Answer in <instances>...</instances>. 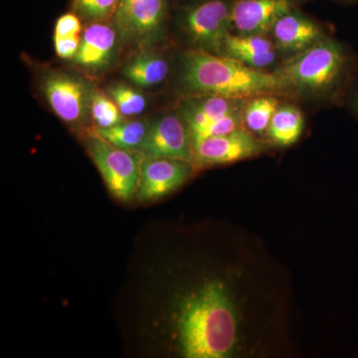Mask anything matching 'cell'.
Instances as JSON below:
<instances>
[{
    "label": "cell",
    "instance_id": "1",
    "mask_svg": "<svg viewBox=\"0 0 358 358\" xmlns=\"http://www.w3.org/2000/svg\"><path fill=\"white\" fill-rule=\"evenodd\" d=\"M178 331L183 357H231L236 345L238 322L222 282H208L185 298Z\"/></svg>",
    "mask_w": 358,
    "mask_h": 358
},
{
    "label": "cell",
    "instance_id": "2",
    "mask_svg": "<svg viewBox=\"0 0 358 358\" xmlns=\"http://www.w3.org/2000/svg\"><path fill=\"white\" fill-rule=\"evenodd\" d=\"M180 58L179 88L187 96H219L246 101L282 91L275 74L249 67L223 54L192 48Z\"/></svg>",
    "mask_w": 358,
    "mask_h": 358
},
{
    "label": "cell",
    "instance_id": "3",
    "mask_svg": "<svg viewBox=\"0 0 358 358\" xmlns=\"http://www.w3.org/2000/svg\"><path fill=\"white\" fill-rule=\"evenodd\" d=\"M348 66V57L343 46L324 38L289 59L274 74L282 91L317 96L331 93L341 83Z\"/></svg>",
    "mask_w": 358,
    "mask_h": 358
},
{
    "label": "cell",
    "instance_id": "4",
    "mask_svg": "<svg viewBox=\"0 0 358 358\" xmlns=\"http://www.w3.org/2000/svg\"><path fill=\"white\" fill-rule=\"evenodd\" d=\"M233 0H188L176 8L174 23L193 49L222 53L231 33Z\"/></svg>",
    "mask_w": 358,
    "mask_h": 358
},
{
    "label": "cell",
    "instance_id": "5",
    "mask_svg": "<svg viewBox=\"0 0 358 358\" xmlns=\"http://www.w3.org/2000/svg\"><path fill=\"white\" fill-rule=\"evenodd\" d=\"M40 90L59 119L72 127L84 126L91 117L95 88L76 73L52 70L40 79Z\"/></svg>",
    "mask_w": 358,
    "mask_h": 358
},
{
    "label": "cell",
    "instance_id": "6",
    "mask_svg": "<svg viewBox=\"0 0 358 358\" xmlns=\"http://www.w3.org/2000/svg\"><path fill=\"white\" fill-rule=\"evenodd\" d=\"M169 13V0H120L112 22L121 41L148 47L162 36Z\"/></svg>",
    "mask_w": 358,
    "mask_h": 358
},
{
    "label": "cell",
    "instance_id": "7",
    "mask_svg": "<svg viewBox=\"0 0 358 358\" xmlns=\"http://www.w3.org/2000/svg\"><path fill=\"white\" fill-rule=\"evenodd\" d=\"M86 148L114 196L129 200L138 192L141 164L134 152L108 143L96 133L87 136Z\"/></svg>",
    "mask_w": 358,
    "mask_h": 358
},
{
    "label": "cell",
    "instance_id": "8",
    "mask_svg": "<svg viewBox=\"0 0 358 358\" xmlns=\"http://www.w3.org/2000/svg\"><path fill=\"white\" fill-rule=\"evenodd\" d=\"M140 155L143 159H180L193 164L192 140L180 114L169 113L150 122Z\"/></svg>",
    "mask_w": 358,
    "mask_h": 358
},
{
    "label": "cell",
    "instance_id": "9",
    "mask_svg": "<svg viewBox=\"0 0 358 358\" xmlns=\"http://www.w3.org/2000/svg\"><path fill=\"white\" fill-rule=\"evenodd\" d=\"M262 150L249 131L237 129L224 136H211L192 145L193 166H213L233 164L255 157Z\"/></svg>",
    "mask_w": 358,
    "mask_h": 358
},
{
    "label": "cell",
    "instance_id": "10",
    "mask_svg": "<svg viewBox=\"0 0 358 358\" xmlns=\"http://www.w3.org/2000/svg\"><path fill=\"white\" fill-rule=\"evenodd\" d=\"M194 166L185 160L143 159L141 164L138 197L141 201H152L166 196L183 185Z\"/></svg>",
    "mask_w": 358,
    "mask_h": 358
},
{
    "label": "cell",
    "instance_id": "11",
    "mask_svg": "<svg viewBox=\"0 0 358 358\" xmlns=\"http://www.w3.org/2000/svg\"><path fill=\"white\" fill-rule=\"evenodd\" d=\"M119 41L121 39L112 20L90 22L82 32L73 62L92 74H100L112 65Z\"/></svg>",
    "mask_w": 358,
    "mask_h": 358
},
{
    "label": "cell",
    "instance_id": "12",
    "mask_svg": "<svg viewBox=\"0 0 358 358\" xmlns=\"http://www.w3.org/2000/svg\"><path fill=\"white\" fill-rule=\"evenodd\" d=\"M291 0H233L231 33L265 35L275 21L294 7Z\"/></svg>",
    "mask_w": 358,
    "mask_h": 358
},
{
    "label": "cell",
    "instance_id": "13",
    "mask_svg": "<svg viewBox=\"0 0 358 358\" xmlns=\"http://www.w3.org/2000/svg\"><path fill=\"white\" fill-rule=\"evenodd\" d=\"M271 34L278 50L293 56L324 38L320 26L296 6L275 21Z\"/></svg>",
    "mask_w": 358,
    "mask_h": 358
},
{
    "label": "cell",
    "instance_id": "14",
    "mask_svg": "<svg viewBox=\"0 0 358 358\" xmlns=\"http://www.w3.org/2000/svg\"><path fill=\"white\" fill-rule=\"evenodd\" d=\"M221 54L249 67L263 70L275 62V47L274 42L265 35L230 33L224 41Z\"/></svg>",
    "mask_w": 358,
    "mask_h": 358
},
{
    "label": "cell",
    "instance_id": "15",
    "mask_svg": "<svg viewBox=\"0 0 358 358\" xmlns=\"http://www.w3.org/2000/svg\"><path fill=\"white\" fill-rule=\"evenodd\" d=\"M169 71L171 65L164 56L145 49L134 56L124 66L122 74L134 86L150 88L164 83L169 77Z\"/></svg>",
    "mask_w": 358,
    "mask_h": 358
},
{
    "label": "cell",
    "instance_id": "16",
    "mask_svg": "<svg viewBox=\"0 0 358 358\" xmlns=\"http://www.w3.org/2000/svg\"><path fill=\"white\" fill-rule=\"evenodd\" d=\"M305 120L300 109L293 105L279 107L267 131L268 138L280 147H289L300 140Z\"/></svg>",
    "mask_w": 358,
    "mask_h": 358
},
{
    "label": "cell",
    "instance_id": "17",
    "mask_svg": "<svg viewBox=\"0 0 358 358\" xmlns=\"http://www.w3.org/2000/svg\"><path fill=\"white\" fill-rule=\"evenodd\" d=\"M150 126V122L147 120H126L112 128L96 129L95 133L115 147L140 154Z\"/></svg>",
    "mask_w": 358,
    "mask_h": 358
},
{
    "label": "cell",
    "instance_id": "18",
    "mask_svg": "<svg viewBox=\"0 0 358 358\" xmlns=\"http://www.w3.org/2000/svg\"><path fill=\"white\" fill-rule=\"evenodd\" d=\"M279 107V101L273 94L257 96L245 101L242 110L245 128L251 134L267 133L271 121Z\"/></svg>",
    "mask_w": 358,
    "mask_h": 358
},
{
    "label": "cell",
    "instance_id": "19",
    "mask_svg": "<svg viewBox=\"0 0 358 358\" xmlns=\"http://www.w3.org/2000/svg\"><path fill=\"white\" fill-rule=\"evenodd\" d=\"M107 94L117 103L122 114L126 117H138L147 109V96L131 85H110L107 88Z\"/></svg>",
    "mask_w": 358,
    "mask_h": 358
},
{
    "label": "cell",
    "instance_id": "20",
    "mask_svg": "<svg viewBox=\"0 0 358 358\" xmlns=\"http://www.w3.org/2000/svg\"><path fill=\"white\" fill-rule=\"evenodd\" d=\"M91 117L96 129L112 128L128 120L107 93L96 89L92 98Z\"/></svg>",
    "mask_w": 358,
    "mask_h": 358
},
{
    "label": "cell",
    "instance_id": "21",
    "mask_svg": "<svg viewBox=\"0 0 358 358\" xmlns=\"http://www.w3.org/2000/svg\"><path fill=\"white\" fill-rule=\"evenodd\" d=\"M120 0H72V11L87 23L112 20Z\"/></svg>",
    "mask_w": 358,
    "mask_h": 358
},
{
    "label": "cell",
    "instance_id": "22",
    "mask_svg": "<svg viewBox=\"0 0 358 358\" xmlns=\"http://www.w3.org/2000/svg\"><path fill=\"white\" fill-rule=\"evenodd\" d=\"M83 32L82 20L75 13L63 14L56 21L54 37L78 36Z\"/></svg>",
    "mask_w": 358,
    "mask_h": 358
},
{
    "label": "cell",
    "instance_id": "23",
    "mask_svg": "<svg viewBox=\"0 0 358 358\" xmlns=\"http://www.w3.org/2000/svg\"><path fill=\"white\" fill-rule=\"evenodd\" d=\"M81 43V35L70 37H54V46L58 57L64 60H74Z\"/></svg>",
    "mask_w": 358,
    "mask_h": 358
},
{
    "label": "cell",
    "instance_id": "24",
    "mask_svg": "<svg viewBox=\"0 0 358 358\" xmlns=\"http://www.w3.org/2000/svg\"><path fill=\"white\" fill-rule=\"evenodd\" d=\"M186 1H188V0H169V3H173L174 6L178 7Z\"/></svg>",
    "mask_w": 358,
    "mask_h": 358
},
{
    "label": "cell",
    "instance_id": "25",
    "mask_svg": "<svg viewBox=\"0 0 358 358\" xmlns=\"http://www.w3.org/2000/svg\"><path fill=\"white\" fill-rule=\"evenodd\" d=\"M339 1H343V2H358V0H339Z\"/></svg>",
    "mask_w": 358,
    "mask_h": 358
},
{
    "label": "cell",
    "instance_id": "26",
    "mask_svg": "<svg viewBox=\"0 0 358 358\" xmlns=\"http://www.w3.org/2000/svg\"><path fill=\"white\" fill-rule=\"evenodd\" d=\"M291 1L293 2L294 6H296V4L298 3V2L303 1V0H291Z\"/></svg>",
    "mask_w": 358,
    "mask_h": 358
},
{
    "label": "cell",
    "instance_id": "27",
    "mask_svg": "<svg viewBox=\"0 0 358 358\" xmlns=\"http://www.w3.org/2000/svg\"><path fill=\"white\" fill-rule=\"evenodd\" d=\"M357 110H358V95L357 96Z\"/></svg>",
    "mask_w": 358,
    "mask_h": 358
}]
</instances>
